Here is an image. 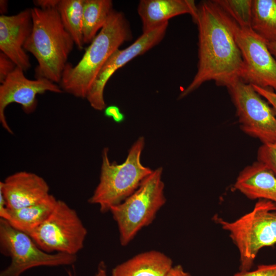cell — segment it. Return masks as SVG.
I'll use <instances>...</instances> for the list:
<instances>
[{"mask_svg": "<svg viewBox=\"0 0 276 276\" xmlns=\"http://www.w3.org/2000/svg\"><path fill=\"white\" fill-rule=\"evenodd\" d=\"M197 9L194 21L198 29L197 71L179 99L209 81L227 87L241 79L243 70L241 53L224 10L215 0L202 1Z\"/></svg>", "mask_w": 276, "mask_h": 276, "instance_id": "obj_1", "label": "cell"}, {"mask_svg": "<svg viewBox=\"0 0 276 276\" xmlns=\"http://www.w3.org/2000/svg\"><path fill=\"white\" fill-rule=\"evenodd\" d=\"M131 38V30L125 15L113 10L79 62L75 66L68 62L65 65L60 82L61 89L76 97L86 98L109 58Z\"/></svg>", "mask_w": 276, "mask_h": 276, "instance_id": "obj_2", "label": "cell"}, {"mask_svg": "<svg viewBox=\"0 0 276 276\" xmlns=\"http://www.w3.org/2000/svg\"><path fill=\"white\" fill-rule=\"evenodd\" d=\"M33 28L24 49L36 58V78L60 83L74 41L63 26L57 8H31Z\"/></svg>", "mask_w": 276, "mask_h": 276, "instance_id": "obj_3", "label": "cell"}, {"mask_svg": "<svg viewBox=\"0 0 276 276\" xmlns=\"http://www.w3.org/2000/svg\"><path fill=\"white\" fill-rule=\"evenodd\" d=\"M144 145L145 139L141 136L132 145L126 159L121 164L110 162L109 149L104 148L99 182L88 199L90 203L98 205L100 211L105 213L137 189L142 181L153 171L142 164Z\"/></svg>", "mask_w": 276, "mask_h": 276, "instance_id": "obj_4", "label": "cell"}, {"mask_svg": "<svg viewBox=\"0 0 276 276\" xmlns=\"http://www.w3.org/2000/svg\"><path fill=\"white\" fill-rule=\"evenodd\" d=\"M276 204L258 199L253 209L233 221L215 216L238 248L240 271L249 270L259 251L276 244Z\"/></svg>", "mask_w": 276, "mask_h": 276, "instance_id": "obj_5", "label": "cell"}, {"mask_svg": "<svg viewBox=\"0 0 276 276\" xmlns=\"http://www.w3.org/2000/svg\"><path fill=\"white\" fill-rule=\"evenodd\" d=\"M163 168L153 170L137 189L122 202L111 208L122 245H127L143 227L151 224L165 203Z\"/></svg>", "mask_w": 276, "mask_h": 276, "instance_id": "obj_6", "label": "cell"}, {"mask_svg": "<svg viewBox=\"0 0 276 276\" xmlns=\"http://www.w3.org/2000/svg\"><path fill=\"white\" fill-rule=\"evenodd\" d=\"M0 251L11 259L10 264L1 271L0 276H20L33 267L70 265L77 261V255L42 250L28 234L1 218Z\"/></svg>", "mask_w": 276, "mask_h": 276, "instance_id": "obj_7", "label": "cell"}, {"mask_svg": "<svg viewBox=\"0 0 276 276\" xmlns=\"http://www.w3.org/2000/svg\"><path fill=\"white\" fill-rule=\"evenodd\" d=\"M87 233L76 211L58 200L49 218L28 235L47 252L76 255L84 246Z\"/></svg>", "mask_w": 276, "mask_h": 276, "instance_id": "obj_8", "label": "cell"}, {"mask_svg": "<svg viewBox=\"0 0 276 276\" xmlns=\"http://www.w3.org/2000/svg\"><path fill=\"white\" fill-rule=\"evenodd\" d=\"M241 130L262 144L276 143V116L253 86L239 79L226 87Z\"/></svg>", "mask_w": 276, "mask_h": 276, "instance_id": "obj_9", "label": "cell"}, {"mask_svg": "<svg viewBox=\"0 0 276 276\" xmlns=\"http://www.w3.org/2000/svg\"><path fill=\"white\" fill-rule=\"evenodd\" d=\"M243 61L241 77L245 83L276 93V60L267 43L251 28L240 27L224 10Z\"/></svg>", "mask_w": 276, "mask_h": 276, "instance_id": "obj_10", "label": "cell"}, {"mask_svg": "<svg viewBox=\"0 0 276 276\" xmlns=\"http://www.w3.org/2000/svg\"><path fill=\"white\" fill-rule=\"evenodd\" d=\"M47 91L58 94L64 92L60 86L48 79H28L24 71L17 66L0 85V122L3 127L9 133H13L5 114L8 105L19 104L26 113H32L37 106V95Z\"/></svg>", "mask_w": 276, "mask_h": 276, "instance_id": "obj_11", "label": "cell"}, {"mask_svg": "<svg viewBox=\"0 0 276 276\" xmlns=\"http://www.w3.org/2000/svg\"><path fill=\"white\" fill-rule=\"evenodd\" d=\"M168 26L167 22L151 32L143 33L127 48L118 49L112 54L100 71L87 95L86 99L91 107L99 111L105 109L104 91L110 77L131 60L157 45L165 37Z\"/></svg>", "mask_w": 276, "mask_h": 276, "instance_id": "obj_12", "label": "cell"}, {"mask_svg": "<svg viewBox=\"0 0 276 276\" xmlns=\"http://www.w3.org/2000/svg\"><path fill=\"white\" fill-rule=\"evenodd\" d=\"M33 21L31 8L16 14L0 16V50L24 72L31 64L24 46L31 35Z\"/></svg>", "mask_w": 276, "mask_h": 276, "instance_id": "obj_13", "label": "cell"}, {"mask_svg": "<svg viewBox=\"0 0 276 276\" xmlns=\"http://www.w3.org/2000/svg\"><path fill=\"white\" fill-rule=\"evenodd\" d=\"M49 186L39 175L20 171L0 182V193L7 208L14 210L34 204L49 195Z\"/></svg>", "mask_w": 276, "mask_h": 276, "instance_id": "obj_14", "label": "cell"}, {"mask_svg": "<svg viewBox=\"0 0 276 276\" xmlns=\"http://www.w3.org/2000/svg\"><path fill=\"white\" fill-rule=\"evenodd\" d=\"M197 11V6L192 0H141L137 6L143 33L151 32L181 14H189L195 21Z\"/></svg>", "mask_w": 276, "mask_h": 276, "instance_id": "obj_15", "label": "cell"}, {"mask_svg": "<svg viewBox=\"0 0 276 276\" xmlns=\"http://www.w3.org/2000/svg\"><path fill=\"white\" fill-rule=\"evenodd\" d=\"M234 187L250 199H265L276 204V176L258 161L240 172Z\"/></svg>", "mask_w": 276, "mask_h": 276, "instance_id": "obj_16", "label": "cell"}, {"mask_svg": "<svg viewBox=\"0 0 276 276\" xmlns=\"http://www.w3.org/2000/svg\"><path fill=\"white\" fill-rule=\"evenodd\" d=\"M172 266L165 254L151 250L137 255L114 267L111 276H167Z\"/></svg>", "mask_w": 276, "mask_h": 276, "instance_id": "obj_17", "label": "cell"}, {"mask_svg": "<svg viewBox=\"0 0 276 276\" xmlns=\"http://www.w3.org/2000/svg\"><path fill=\"white\" fill-rule=\"evenodd\" d=\"M58 200L53 195L49 194L29 206L9 210V218L7 221L15 229L29 235L49 218Z\"/></svg>", "mask_w": 276, "mask_h": 276, "instance_id": "obj_18", "label": "cell"}, {"mask_svg": "<svg viewBox=\"0 0 276 276\" xmlns=\"http://www.w3.org/2000/svg\"><path fill=\"white\" fill-rule=\"evenodd\" d=\"M111 0H84L82 33L84 44H90L113 11Z\"/></svg>", "mask_w": 276, "mask_h": 276, "instance_id": "obj_19", "label": "cell"}, {"mask_svg": "<svg viewBox=\"0 0 276 276\" xmlns=\"http://www.w3.org/2000/svg\"><path fill=\"white\" fill-rule=\"evenodd\" d=\"M251 28L267 43L276 41V0H252Z\"/></svg>", "mask_w": 276, "mask_h": 276, "instance_id": "obj_20", "label": "cell"}, {"mask_svg": "<svg viewBox=\"0 0 276 276\" xmlns=\"http://www.w3.org/2000/svg\"><path fill=\"white\" fill-rule=\"evenodd\" d=\"M84 0H60L57 6L62 22L79 50L84 45L82 33Z\"/></svg>", "mask_w": 276, "mask_h": 276, "instance_id": "obj_21", "label": "cell"}, {"mask_svg": "<svg viewBox=\"0 0 276 276\" xmlns=\"http://www.w3.org/2000/svg\"><path fill=\"white\" fill-rule=\"evenodd\" d=\"M240 27L251 28L252 0H215Z\"/></svg>", "mask_w": 276, "mask_h": 276, "instance_id": "obj_22", "label": "cell"}, {"mask_svg": "<svg viewBox=\"0 0 276 276\" xmlns=\"http://www.w3.org/2000/svg\"><path fill=\"white\" fill-rule=\"evenodd\" d=\"M257 161L265 165L276 176V143L262 144L258 150Z\"/></svg>", "mask_w": 276, "mask_h": 276, "instance_id": "obj_23", "label": "cell"}, {"mask_svg": "<svg viewBox=\"0 0 276 276\" xmlns=\"http://www.w3.org/2000/svg\"><path fill=\"white\" fill-rule=\"evenodd\" d=\"M233 276H276V263L259 265L253 270L240 271Z\"/></svg>", "mask_w": 276, "mask_h": 276, "instance_id": "obj_24", "label": "cell"}, {"mask_svg": "<svg viewBox=\"0 0 276 276\" xmlns=\"http://www.w3.org/2000/svg\"><path fill=\"white\" fill-rule=\"evenodd\" d=\"M17 67L14 62L6 54L0 52V82L2 83Z\"/></svg>", "mask_w": 276, "mask_h": 276, "instance_id": "obj_25", "label": "cell"}, {"mask_svg": "<svg viewBox=\"0 0 276 276\" xmlns=\"http://www.w3.org/2000/svg\"><path fill=\"white\" fill-rule=\"evenodd\" d=\"M252 86L256 91L268 102L276 116V93L269 88H262L256 85Z\"/></svg>", "mask_w": 276, "mask_h": 276, "instance_id": "obj_26", "label": "cell"}, {"mask_svg": "<svg viewBox=\"0 0 276 276\" xmlns=\"http://www.w3.org/2000/svg\"><path fill=\"white\" fill-rule=\"evenodd\" d=\"M105 115L109 118H112L114 121L120 123L124 120V114L120 112L119 108L116 106H110L104 109Z\"/></svg>", "mask_w": 276, "mask_h": 276, "instance_id": "obj_27", "label": "cell"}, {"mask_svg": "<svg viewBox=\"0 0 276 276\" xmlns=\"http://www.w3.org/2000/svg\"><path fill=\"white\" fill-rule=\"evenodd\" d=\"M60 0H37L34 1L36 7L42 9L57 8Z\"/></svg>", "mask_w": 276, "mask_h": 276, "instance_id": "obj_28", "label": "cell"}, {"mask_svg": "<svg viewBox=\"0 0 276 276\" xmlns=\"http://www.w3.org/2000/svg\"><path fill=\"white\" fill-rule=\"evenodd\" d=\"M167 276H191V275L185 271L181 265H177L171 268Z\"/></svg>", "mask_w": 276, "mask_h": 276, "instance_id": "obj_29", "label": "cell"}, {"mask_svg": "<svg viewBox=\"0 0 276 276\" xmlns=\"http://www.w3.org/2000/svg\"><path fill=\"white\" fill-rule=\"evenodd\" d=\"M95 276H107L106 266L104 262H100L98 266L97 272Z\"/></svg>", "mask_w": 276, "mask_h": 276, "instance_id": "obj_30", "label": "cell"}, {"mask_svg": "<svg viewBox=\"0 0 276 276\" xmlns=\"http://www.w3.org/2000/svg\"><path fill=\"white\" fill-rule=\"evenodd\" d=\"M8 1L5 0L0 1V12L1 15H5L7 12Z\"/></svg>", "mask_w": 276, "mask_h": 276, "instance_id": "obj_31", "label": "cell"}, {"mask_svg": "<svg viewBox=\"0 0 276 276\" xmlns=\"http://www.w3.org/2000/svg\"><path fill=\"white\" fill-rule=\"evenodd\" d=\"M268 48L276 60V41L267 43Z\"/></svg>", "mask_w": 276, "mask_h": 276, "instance_id": "obj_32", "label": "cell"}]
</instances>
